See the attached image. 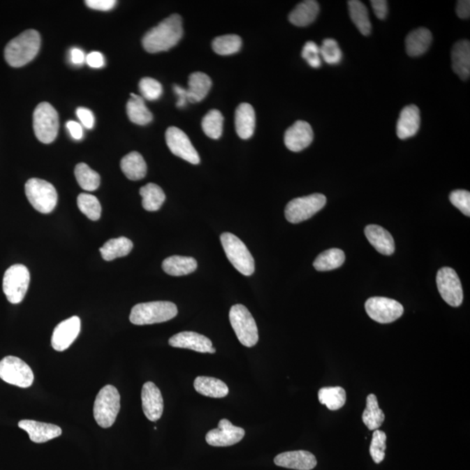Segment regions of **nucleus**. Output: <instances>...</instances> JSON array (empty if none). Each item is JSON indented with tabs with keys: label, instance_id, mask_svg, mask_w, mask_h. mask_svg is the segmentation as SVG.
<instances>
[{
	"label": "nucleus",
	"instance_id": "5fc2aeb1",
	"mask_svg": "<svg viewBox=\"0 0 470 470\" xmlns=\"http://www.w3.org/2000/svg\"><path fill=\"white\" fill-rule=\"evenodd\" d=\"M457 16L462 20H468L470 16V1L469 0H461L457 2Z\"/></svg>",
	"mask_w": 470,
	"mask_h": 470
},
{
	"label": "nucleus",
	"instance_id": "c756f323",
	"mask_svg": "<svg viewBox=\"0 0 470 470\" xmlns=\"http://www.w3.org/2000/svg\"><path fill=\"white\" fill-rule=\"evenodd\" d=\"M197 261L193 257L175 256L167 258L162 263L165 273L172 277H182L197 270Z\"/></svg>",
	"mask_w": 470,
	"mask_h": 470
},
{
	"label": "nucleus",
	"instance_id": "7ed1b4c3",
	"mask_svg": "<svg viewBox=\"0 0 470 470\" xmlns=\"http://www.w3.org/2000/svg\"><path fill=\"white\" fill-rule=\"evenodd\" d=\"M178 309L170 302L140 303L131 311L130 321L138 326L165 323L177 316Z\"/></svg>",
	"mask_w": 470,
	"mask_h": 470
},
{
	"label": "nucleus",
	"instance_id": "3c124183",
	"mask_svg": "<svg viewBox=\"0 0 470 470\" xmlns=\"http://www.w3.org/2000/svg\"><path fill=\"white\" fill-rule=\"evenodd\" d=\"M371 6L373 7L374 13L378 19L383 20L386 19L388 8L386 0H372Z\"/></svg>",
	"mask_w": 470,
	"mask_h": 470
},
{
	"label": "nucleus",
	"instance_id": "58836bf2",
	"mask_svg": "<svg viewBox=\"0 0 470 470\" xmlns=\"http://www.w3.org/2000/svg\"><path fill=\"white\" fill-rule=\"evenodd\" d=\"M74 174H75L77 182L81 189L88 191V192H93L100 186V175L88 167L87 164H78Z\"/></svg>",
	"mask_w": 470,
	"mask_h": 470
},
{
	"label": "nucleus",
	"instance_id": "6ab92c4d",
	"mask_svg": "<svg viewBox=\"0 0 470 470\" xmlns=\"http://www.w3.org/2000/svg\"><path fill=\"white\" fill-rule=\"evenodd\" d=\"M169 345L174 348L191 349L199 353L216 352L210 339L196 332H180L169 339Z\"/></svg>",
	"mask_w": 470,
	"mask_h": 470
},
{
	"label": "nucleus",
	"instance_id": "4c0bfd02",
	"mask_svg": "<svg viewBox=\"0 0 470 470\" xmlns=\"http://www.w3.org/2000/svg\"><path fill=\"white\" fill-rule=\"evenodd\" d=\"M385 420V415L378 404L376 395L371 394L367 397V407L362 413L364 424L369 430L379 429Z\"/></svg>",
	"mask_w": 470,
	"mask_h": 470
},
{
	"label": "nucleus",
	"instance_id": "393cba45",
	"mask_svg": "<svg viewBox=\"0 0 470 470\" xmlns=\"http://www.w3.org/2000/svg\"><path fill=\"white\" fill-rule=\"evenodd\" d=\"M452 68L462 80H469L470 75V43L461 41L455 43L451 52Z\"/></svg>",
	"mask_w": 470,
	"mask_h": 470
},
{
	"label": "nucleus",
	"instance_id": "79ce46f5",
	"mask_svg": "<svg viewBox=\"0 0 470 470\" xmlns=\"http://www.w3.org/2000/svg\"><path fill=\"white\" fill-rule=\"evenodd\" d=\"M78 207L91 221H98L101 216V205L97 197L90 193H80L77 200Z\"/></svg>",
	"mask_w": 470,
	"mask_h": 470
},
{
	"label": "nucleus",
	"instance_id": "4d7b16f0",
	"mask_svg": "<svg viewBox=\"0 0 470 470\" xmlns=\"http://www.w3.org/2000/svg\"><path fill=\"white\" fill-rule=\"evenodd\" d=\"M71 60H72L74 65H82L86 57L82 50H80V48H73L70 52Z\"/></svg>",
	"mask_w": 470,
	"mask_h": 470
},
{
	"label": "nucleus",
	"instance_id": "7c9ffc66",
	"mask_svg": "<svg viewBox=\"0 0 470 470\" xmlns=\"http://www.w3.org/2000/svg\"><path fill=\"white\" fill-rule=\"evenodd\" d=\"M120 168L126 178L131 180H140L147 175L146 161L138 152H132L123 157L120 161Z\"/></svg>",
	"mask_w": 470,
	"mask_h": 470
},
{
	"label": "nucleus",
	"instance_id": "a211bd4d",
	"mask_svg": "<svg viewBox=\"0 0 470 470\" xmlns=\"http://www.w3.org/2000/svg\"><path fill=\"white\" fill-rule=\"evenodd\" d=\"M314 132L309 123L298 120L286 131L284 143L288 149L300 152L309 147L313 142Z\"/></svg>",
	"mask_w": 470,
	"mask_h": 470
},
{
	"label": "nucleus",
	"instance_id": "4468645a",
	"mask_svg": "<svg viewBox=\"0 0 470 470\" xmlns=\"http://www.w3.org/2000/svg\"><path fill=\"white\" fill-rule=\"evenodd\" d=\"M166 141L172 154L177 157L182 158L191 164L200 163L199 154L193 147L189 136L182 129L175 126L169 127L166 132Z\"/></svg>",
	"mask_w": 470,
	"mask_h": 470
},
{
	"label": "nucleus",
	"instance_id": "864d4df0",
	"mask_svg": "<svg viewBox=\"0 0 470 470\" xmlns=\"http://www.w3.org/2000/svg\"><path fill=\"white\" fill-rule=\"evenodd\" d=\"M66 127L69 131L71 136H72L74 140H80L82 139L83 128L80 123L70 120V122L66 123Z\"/></svg>",
	"mask_w": 470,
	"mask_h": 470
},
{
	"label": "nucleus",
	"instance_id": "6e6552de",
	"mask_svg": "<svg viewBox=\"0 0 470 470\" xmlns=\"http://www.w3.org/2000/svg\"><path fill=\"white\" fill-rule=\"evenodd\" d=\"M59 115L54 108L47 102H42L34 112L35 135L42 143L50 144L58 135Z\"/></svg>",
	"mask_w": 470,
	"mask_h": 470
},
{
	"label": "nucleus",
	"instance_id": "412c9836",
	"mask_svg": "<svg viewBox=\"0 0 470 470\" xmlns=\"http://www.w3.org/2000/svg\"><path fill=\"white\" fill-rule=\"evenodd\" d=\"M274 464L279 467L296 470H311L316 468V457L309 451L297 450L284 452L274 458Z\"/></svg>",
	"mask_w": 470,
	"mask_h": 470
},
{
	"label": "nucleus",
	"instance_id": "2eb2a0df",
	"mask_svg": "<svg viewBox=\"0 0 470 470\" xmlns=\"http://www.w3.org/2000/svg\"><path fill=\"white\" fill-rule=\"evenodd\" d=\"M245 436L242 427L233 425L230 420L222 419L217 429H212L207 434L206 441L210 446L229 447L240 443Z\"/></svg>",
	"mask_w": 470,
	"mask_h": 470
},
{
	"label": "nucleus",
	"instance_id": "de8ad7c7",
	"mask_svg": "<svg viewBox=\"0 0 470 470\" xmlns=\"http://www.w3.org/2000/svg\"><path fill=\"white\" fill-rule=\"evenodd\" d=\"M450 203L466 216H470V193L466 190H455L450 193Z\"/></svg>",
	"mask_w": 470,
	"mask_h": 470
},
{
	"label": "nucleus",
	"instance_id": "e433bc0d",
	"mask_svg": "<svg viewBox=\"0 0 470 470\" xmlns=\"http://www.w3.org/2000/svg\"><path fill=\"white\" fill-rule=\"evenodd\" d=\"M321 404L326 406L330 411L342 409L347 400L346 391L342 387H326L321 388L318 393Z\"/></svg>",
	"mask_w": 470,
	"mask_h": 470
},
{
	"label": "nucleus",
	"instance_id": "8fccbe9b",
	"mask_svg": "<svg viewBox=\"0 0 470 470\" xmlns=\"http://www.w3.org/2000/svg\"><path fill=\"white\" fill-rule=\"evenodd\" d=\"M117 1L115 0H87L86 5L91 9L98 10H110L116 6Z\"/></svg>",
	"mask_w": 470,
	"mask_h": 470
},
{
	"label": "nucleus",
	"instance_id": "c85d7f7f",
	"mask_svg": "<svg viewBox=\"0 0 470 470\" xmlns=\"http://www.w3.org/2000/svg\"><path fill=\"white\" fill-rule=\"evenodd\" d=\"M189 89H186L187 100L191 103H196L207 97L212 87V80L206 73H193L189 76Z\"/></svg>",
	"mask_w": 470,
	"mask_h": 470
},
{
	"label": "nucleus",
	"instance_id": "f3484780",
	"mask_svg": "<svg viewBox=\"0 0 470 470\" xmlns=\"http://www.w3.org/2000/svg\"><path fill=\"white\" fill-rule=\"evenodd\" d=\"M141 401L145 416L151 422L161 419L164 411V401L161 392L152 381H147L141 391Z\"/></svg>",
	"mask_w": 470,
	"mask_h": 470
},
{
	"label": "nucleus",
	"instance_id": "cd10ccee",
	"mask_svg": "<svg viewBox=\"0 0 470 470\" xmlns=\"http://www.w3.org/2000/svg\"><path fill=\"white\" fill-rule=\"evenodd\" d=\"M193 386L198 393L211 398H224L229 393L227 384L214 377L198 376Z\"/></svg>",
	"mask_w": 470,
	"mask_h": 470
},
{
	"label": "nucleus",
	"instance_id": "ea45409f",
	"mask_svg": "<svg viewBox=\"0 0 470 470\" xmlns=\"http://www.w3.org/2000/svg\"><path fill=\"white\" fill-rule=\"evenodd\" d=\"M223 115L220 111L214 109L205 115L201 126L207 137L218 140L220 139L223 132Z\"/></svg>",
	"mask_w": 470,
	"mask_h": 470
},
{
	"label": "nucleus",
	"instance_id": "09e8293b",
	"mask_svg": "<svg viewBox=\"0 0 470 470\" xmlns=\"http://www.w3.org/2000/svg\"><path fill=\"white\" fill-rule=\"evenodd\" d=\"M76 115L86 128H93L94 126V116L89 109L79 108L77 109Z\"/></svg>",
	"mask_w": 470,
	"mask_h": 470
},
{
	"label": "nucleus",
	"instance_id": "f03ea898",
	"mask_svg": "<svg viewBox=\"0 0 470 470\" xmlns=\"http://www.w3.org/2000/svg\"><path fill=\"white\" fill-rule=\"evenodd\" d=\"M41 35L35 30L23 31L7 44L5 49L6 62L13 67L26 66L36 57L41 48Z\"/></svg>",
	"mask_w": 470,
	"mask_h": 470
},
{
	"label": "nucleus",
	"instance_id": "a878e982",
	"mask_svg": "<svg viewBox=\"0 0 470 470\" xmlns=\"http://www.w3.org/2000/svg\"><path fill=\"white\" fill-rule=\"evenodd\" d=\"M432 42V34L427 28L420 27L411 31L406 38V50L411 57L425 54Z\"/></svg>",
	"mask_w": 470,
	"mask_h": 470
},
{
	"label": "nucleus",
	"instance_id": "dca6fc26",
	"mask_svg": "<svg viewBox=\"0 0 470 470\" xmlns=\"http://www.w3.org/2000/svg\"><path fill=\"white\" fill-rule=\"evenodd\" d=\"M81 321L79 317L73 316L63 321L55 328L52 337V346L56 351L62 352L68 348L79 337Z\"/></svg>",
	"mask_w": 470,
	"mask_h": 470
},
{
	"label": "nucleus",
	"instance_id": "c9c22d12",
	"mask_svg": "<svg viewBox=\"0 0 470 470\" xmlns=\"http://www.w3.org/2000/svg\"><path fill=\"white\" fill-rule=\"evenodd\" d=\"M345 254L339 249L324 251L314 261V267L317 271L325 272L337 270L344 265Z\"/></svg>",
	"mask_w": 470,
	"mask_h": 470
},
{
	"label": "nucleus",
	"instance_id": "aec40b11",
	"mask_svg": "<svg viewBox=\"0 0 470 470\" xmlns=\"http://www.w3.org/2000/svg\"><path fill=\"white\" fill-rule=\"evenodd\" d=\"M19 427L29 434L30 440L35 443H44L61 436L62 429L51 423L37 422L34 420H22Z\"/></svg>",
	"mask_w": 470,
	"mask_h": 470
},
{
	"label": "nucleus",
	"instance_id": "5701e85b",
	"mask_svg": "<svg viewBox=\"0 0 470 470\" xmlns=\"http://www.w3.org/2000/svg\"><path fill=\"white\" fill-rule=\"evenodd\" d=\"M365 235L371 245L383 256L394 254L395 247L393 237L386 229L377 225L367 226Z\"/></svg>",
	"mask_w": 470,
	"mask_h": 470
},
{
	"label": "nucleus",
	"instance_id": "f8f14e48",
	"mask_svg": "<svg viewBox=\"0 0 470 470\" xmlns=\"http://www.w3.org/2000/svg\"><path fill=\"white\" fill-rule=\"evenodd\" d=\"M365 309L371 319L376 323H393L404 314V309L400 302L385 297H372L367 300Z\"/></svg>",
	"mask_w": 470,
	"mask_h": 470
},
{
	"label": "nucleus",
	"instance_id": "6e6d98bb",
	"mask_svg": "<svg viewBox=\"0 0 470 470\" xmlns=\"http://www.w3.org/2000/svg\"><path fill=\"white\" fill-rule=\"evenodd\" d=\"M174 91L177 96H178V101H177V107L182 108L185 107L189 100H187V90L179 86L174 87Z\"/></svg>",
	"mask_w": 470,
	"mask_h": 470
},
{
	"label": "nucleus",
	"instance_id": "423d86ee",
	"mask_svg": "<svg viewBox=\"0 0 470 470\" xmlns=\"http://www.w3.org/2000/svg\"><path fill=\"white\" fill-rule=\"evenodd\" d=\"M229 320L240 344L247 348H252L257 344L259 341L257 325L245 306L242 304L233 306L229 312Z\"/></svg>",
	"mask_w": 470,
	"mask_h": 470
},
{
	"label": "nucleus",
	"instance_id": "37998d69",
	"mask_svg": "<svg viewBox=\"0 0 470 470\" xmlns=\"http://www.w3.org/2000/svg\"><path fill=\"white\" fill-rule=\"evenodd\" d=\"M321 57L330 65H338L342 61V52L337 41L326 38L320 47Z\"/></svg>",
	"mask_w": 470,
	"mask_h": 470
},
{
	"label": "nucleus",
	"instance_id": "ddd939ff",
	"mask_svg": "<svg viewBox=\"0 0 470 470\" xmlns=\"http://www.w3.org/2000/svg\"><path fill=\"white\" fill-rule=\"evenodd\" d=\"M438 291L448 305L457 307L462 305L464 292L457 272L450 267H443L437 272Z\"/></svg>",
	"mask_w": 470,
	"mask_h": 470
},
{
	"label": "nucleus",
	"instance_id": "b1692460",
	"mask_svg": "<svg viewBox=\"0 0 470 470\" xmlns=\"http://www.w3.org/2000/svg\"><path fill=\"white\" fill-rule=\"evenodd\" d=\"M256 112L249 103L239 105L235 112V129L240 139L247 140L253 136L256 129Z\"/></svg>",
	"mask_w": 470,
	"mask_h": 470
},
{
	"label": "nucleus",
	"instance_id": "473e14b6",
	"mask_svg": "<svg viewBox=\"0 0 470 470\" xmlns=\"http://www.w3.org/2000/svg\"><path fill=\"white\" fill-rule=\"evenodd\" d=\"M133 244L126 237H119V238L111 239L101 247L100 251L102 258L105 260L111 261L117 259V258L125 257L132 251Z\"/></svg>",
	"mask_w": 470,
	"mask_h": 470
},
{
	"label": "nucleus",
	"instance_id": "4be33fe9",
	"mask_svg": "<svg viewBox=\"0 0 470 470\" xmlns=\"http://www.w3.org/2000/svg\"><path fill=\"white\" fill-rule=\"evenodd\" d=\"M420 117L419 108L409 105L402 109L397 125V134L400 140H407L415 136L420 128Z\"/></svg>",
	"mask_w": 470,
	"mask_h": 470
},
{
	"label": "nucleus",
	"instance_id": "f257e3e1",
	"mask_svg": "<svg viewBox=\"0 0 470 470\" xmlns=\"http://www.w3.org/2000/svg\"><path fill=\"white\" fill-rule=\"evenodd\" d=\"M182 36V17L172 14L147 31L142 40L143 47L150 54L168 51L179 43Z\"/></svg>",
	"mask_w": 470,
	"mask_h": 470
},
{
	"label": "nucleus",
	"instance_id": "a18cd8bd",
	"mask_svg": "<svg viewBox=\"0 0 470 470\" xmlns=\"http://www.w3.org/2000/svg\"><path fill=\"white\" fill-rule=\"evenodd\" d=\"M139 87L142 98L150 101L159 100L163 93L161 84L152 78H143L140 80Z\"/></svg>",
	"mask_w": 470,
	"mask_h": 470
},
{
	"label": "nucleus",
	"instance_id": "20e7f679",
	"mask_svg": "<svg viewBox=\"0 0 470 470\" xmlns=\"http://www.w3.org/2000/svg\"><path fill=\"white\" fill-rule=\"evenodd\" d=\"M120 409V395L112 385L102 388L95 399L94 416L98 426L108 429L112 426Z\"/></svg>",
	"mask_w": 470,
	"mask_h": 470
},
{
	"label": "nucleus",
	"instance_id": "2f4dec72",
	"mask_svg": "<svg viewBox=\"0 0 470 470\" xmlns=\"http://www.w3.org/2000/svg\"><path fill=\"white\" fill-rule=\"evenodd\" d=\"M126 112L131 122L137 125H147L153 120V115L148 110L144 98L139 95L131 94V98L126 105Z\"/></svg>",
	"mask_w": 470,
	"mask_h": 470
},
{
	"label": "nucleus",
	"instance_id": "9d476101",
	"mask_svg": "<svg viewBox=\"0 0 470 470\" xmlns=\"http://www.w3.org/2000/svg\"><path fill=\"white\" fill-rule=\"evenodd\" d=\"M326 203L327 198L321 193L296 198L289 201L286 207L285 217L291 223H300L314 216Z\"/></svg>",
	"mask_w": 470,
	"mask_h": 470
},
{
	"label": "nucleus",
	"instance_id": "c03bdc74",
	"mask_svg": "<svg viewBox=\"0 0 470 470\" xmlns=\"http://www.w3.org/2000/svg\"><path fill=\"white\" fill-rule=\"evenodd\" d=\"M387 436L383 431L374 430L372 441H371L369 452L371 457L376 464H381L384 460L385 450H386Z\"/></svg>",
	"mask_w": 470,
	"mask_h": 470
},
{
	"label": "nucleus",
	"instance_id": "72a5a7b5",
	"mask_svg": "<svg viewBox=\"0 0 470 470\" xmlns=\"http://www.w3.org/2000/svg\"><path fill=\"white\" fill-rule=\"evenodd\" d=\"M142 197V206L145 210L155 212L160 210L166 200V194L161 186L154 183H148L140 190Z\"/></svg>",
	"mask_w": 470,
	"mask_h": 470
},
{
	"label": "nucleus",
	"instance_id": "1a4fd4ad",
	"mask_svg": "<svg viewBox=\"0 0 470 470\" xmlns=\"http://www.w3.org/2000/svg\"><path fill=\"white\" fill-rule=\"evenodd\" d=\"M29 284V270L22 264L13 265L3 274V291L10 303L19 304L22 302Z\"/></svg>",
	"mask_w": 470,
	"mask_h": 470
},
{
	"label": "nucleus",
	"instance_id": "39448f33",
	"mask_svg": "<svg viewBox=\"0 0 470 470\" xmlns=\"http://www.w3.org/2000/svg\"><path fill=\"white\" fill-rule=\"evenodd\" d=\"M221 242L226 256L235 270L245 277L252 275L256 270V265H254V257L245 244L238 237L230 233L222 234Z\"/></svg>",
	"mask_w": 470,
	"mask_h": 470
},
{
	"label": "nucleus",
	"instance_id": "0eeeda50",
	"mask_svg": "<svg viewBox=\"0 0 470 470\" xmlns=\"http://www.w3.org/2000/svg\"><path fill=\"white\" fill-rule=\"evenodd\" d=\"M24 189L31 206L40 213L49 214L54 210L58 203V193L51 183L33 178L28 180Z\"/></svg>",
	"mask_w": 470,
	"mask_h": 470
},
{
	"label": "nucleus",
	"instance_id": "49530a36",
	"mask_svg": "<svg viewBox=\"0 0 470 470\" xmlns=\"http://www.w3.org/2000/svg\"><path fill=\"white\" fill-rule=\"evenodd\" d=\"M302 56L313 68H319L321 66L320 47L314 42L309 41L304 45Z\"/></svg>",
	"mask_w": 470,
	"mask_h": 470
},
{
	"label": "nucleus",
	"instance_id": "603ef678",
	"mask_svg": "<svg viewBox=\"0 0 470 470\" xmlns=\"http://www.w3.org/2000/svg\"><path fill=\"white\" fill-rule=\"evenodd\" d=\"M86 61L91 68H101L105 65L103 54L98 52H91L87 56Z\"/></svg>",
	"mask_w": 470,
	"mask_h": 470
},
{
	"label": "nucleus",
	"instance_id": "f704fd0d",
	"mask_svg": "<svg viewBox=\"0 0 470 470\" xmlns=\"http://www.w3.org/2000/svg\"><path fill=\"white\" fill-rule=\"evenodd\" d=\"M349 15L353 23L360 31V33L367 36L371 33V23L369 16V10L363 3L358 0H351L348 2Z\"/></svg>",
	"mask_w": 470,
	"mask_h": 470
},
{
	"label": "nucleus",
	"instance_id": "a19ab883",
	"mask_svg": "<svg viewBox=\"0 0 470 470\" xmlns=\"http://www.w3.org/2000/svg\"><path fill=\"white\" fill-rule=\"evenodd\" d=\"M242 38L235 34L223 35L215 38L212 47L219 55L227 56L235 54L242 48Z\"/></svg>",
	"mask_w": 470,
	"mask_h": 470
},
{
	"label": "nucleus",
	"instance_id": "bb28decb",
	"mask_svg": "<svg viewBox=\"0 0 470 470\" xmlns=\"http://www.w3.org/2000/svg\"><path fill=\"white\" fill-rule=\"evenodd\" d=\"M320 12V6L314 0H306L289 14L288 20L296 27H304L312 24L316 20Z\"/></svg>",
	"mask_w": 470,
	"mask_h": 470
},
{
	"label": "nucleus",
	"instance_id": "9b49d317",
	"mask_svg": "<svg viewBox=\"0 0 470 470\" xmlns=\"http://www.w3.org/2000/svg\"><path fill=\"white\" fill-rule=\"evenodd\" d=\"M0 378L6 383L27 388L34 383L33 370L24 360L16 356H6L0 360Z\"/></svg>",
	"mask_w": 470,
	"mask_h": 470
}]
</instances>
